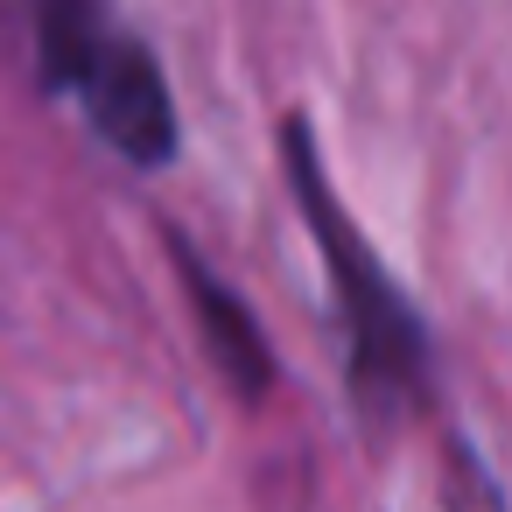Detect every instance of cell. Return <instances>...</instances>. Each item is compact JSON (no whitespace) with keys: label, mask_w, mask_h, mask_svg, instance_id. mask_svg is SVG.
Listing matches in <instances>:
<instances>
[{"label":"cell","mask_w":512,"mask_h":512,"mask_svg":"<svg viewBox=\"0 0 512 512\" xmlns=\"http://www.w3.org/2000/svg\"><path fill=\"white\" fill-rule=\"evenodd\" d=\"M169 260H176V281L190 295V316H197V337H204V358L218 365V379L239 393V400H267L274 386V351L260 337V316L246 309V295L183 239L169 232Z\"/></svg>","instance_id":"3957f363"},{"label":"cell","mask_w":512,"mask_h":512,"mask_svg":"<svg viewBox=\"0 0 512 512\" xmlns=\"http://www.w3.org/2000/svg\"><path fill=\"white\" fill-rule=\"evenodd\" d=\"M274 148H281L288 190H295V204L309 218V239H316V253L330 267V295H337V316H344V386H351V407H358V421L372 435H386V428L414 421L435 400V344H428L421 309L407 302V288L379 267V253L351 225L344 197L330 190L323 155H316V127L302 113H281Z\"/></svg>","instance_id":"6da1fadb"},{"label":"cell","mask_w":512,"mask_h":512,"mask_svg":"<svg viewBox=\"0 0 512 512\" xmlns=\"http://www.w3.org/2000/svg\"><path fill=\"white\" fill-rule=\"evenodd\" d=\"M442 512H512L505 484L491 477V463L477 456V442L463 428L442 435Z\"/></svg>","instance_id":"5b68a950"},{"label":"cell","mask_w":512,"mask_h":512,"mask_svg":"<svg viewBox=\"0 0 512 512\" xmlns=\"http://www.w3.org/2000/svg\"><path fill=\"white\" fill-rule=\"evenodd\" d=\"M71 99L85 106L92 134H99L120 162H134V169H148V176L176 162V148H183L176 99H169V78H162L155 50H148L134 29H113V36H106V50L78 71Z\"/></svg>","instance_id":"7a4b0ae2"},{"label":"cell","mask_w":512,"mask_h":512,"mask_svg":"<svg viewBox=\"0 0 512 512\" xmlns=\"http://www.w3.org/2000/svg\"><path fill=\"white\" fill-rule=\"evenodd\" d=\"M36 8V71L43 92H71L78 71L106 50V36L120 29L106 15V0H29Z\"/></svg>","instance_id":"277c9868"}]
</instances>
